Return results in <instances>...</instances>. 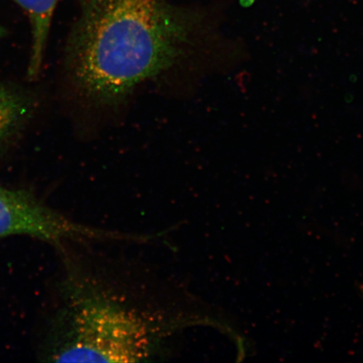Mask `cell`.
I'll use <instances>...</instances> for the list:
<instances>
[{"label":"cell","instance_id":"cell-1","mask_svg":"<svg viewBox=\"0 0 363 363\" xmlns=\"http://www.w3.org/2000/svg\"><path fill=\"white\" fill-rule=\"evenodd\" d=\"M110 239L125 238H84L57 248L65 272L45 330V361H169L182 337L215 323L178 276L107 249Z\"/></svg>","mask_w":363,"mask_h":363},{"label":"cell","instance_id":"cell-2","mask_svg":"<svg viewBox=\"0 0 363 363\" xmlns=\"http://www.w3.org/2000/svg\"><path fill=\"white\" fill-rule=\"evenodd\" d=\"M68 38V77L81 98L113 106L145 81L184 65L201 51L203 21L167 0H76Z\"/></svg>","mask_w":363,"mask_h":363},{"label":"cell","instance_id":"cell-3","mask_svg":"<svg viewBox=\"0 0 363 363\" xmlns=\"http://www.w3.org/2000/svg\"><path fill=\"white\" fill-rule=\"evenodd\" d=\"M116 230L79 223L45 206L33 194L0 186V238L28 235L57 248L68 240L113 238Z\"/></svg>","mask_w":363,"mask_h":363},{"label":"cell","instance_id":"cell-4","mask_svg":"<svg viewBox=\"0 0 363 363\" xmlns=\"http://www.w3.org/2000/svg\"><path fill=\"white\" fill-rule=\"evenodd\" d=\"M29 17L31 29V48L27 76L35 79L42 69L45 47L54 11L59 0H13Z\"/></svg>","mask_w":363,"mask_h":363},{"label":"cell","instance_id":"cell-5","mask_svg":"<svg viewBox=\"0 0 363 363\" xmlns=\"http://www.w3.org/2000/svg\"><path fill=\"white\" fill-rule=\"evenodd\" d=\"M30 94L13 85L0 84V148L21 133L34 115Z\"/></svg>","mask_w":363,"mask_h":363},{"label":"cell","instance_id":"cell-6","mask_svg":"<svg viewBox=\"0 0 363 363\" xmlns=\"http://www.w3.org/2000/svg\"><path fill=\"white\" fill-rule=\"evenodd\" d=\"M6 35V30L4 28V26L1 24H0V39H2Z\"/></svg>","mask_w":363,"mask_h":363}]
</instances>
